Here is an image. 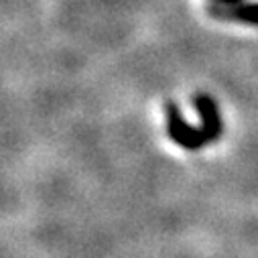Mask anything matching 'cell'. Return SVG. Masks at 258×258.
Here are the masks:
<instances>
[{
	"label": "cell",
	"mask_w": 258,
	"mask_h": 258,
	"mask_svg": "<svg viewBox=\"0 0 258 258\" xmlns=\"http://www.w3.org/2000/svg\"><path fill=\"white\" fill-rule=\"evenodd\" d=\"M193 108H196V112L200 114L202 131L206 133L208 141L210 143L218 141L224 133V122H222L220 108H218L216 100L208 94H196L193 96Z\"/></svg>",
	"instance_id": "cell-2"
},
{
	"label": "cell",
	"mask_w": 258,
	"mask_h": 258,
	"mask_svg": "<svg viewBox=\"0 0 258 258\" xmlns=\"http://www.w3.org/2000/svg\"><path fill=\"white\" fill-rule=\"evenodd\" d=\"M214 3H220V5H238V3H244V0H214Z\"/></svg>",
	"instance_id": "cell-4"
},
{
	"label": "cell",
	"mask_w": 258,
	"mask_h": 258,
	"mask_svg": "<svg viewBox=\"0 0 258 258\" xmlns=\"http://www.w3.org/2000/svg\"><path fill=\"white\" fill-rule=\"evenodd\" d=\"M208 13L218 21H232L242 25L258 27V0L256 3H238V5H220L208 0Z\"/></svg>",
	"instance_id": "cell-3"
},
{
	"label": "cell",
	"mask_w": 258,
	"mask_h": 258,
	"mask_svg": "<svg viewBox=\"0 0 258 258\" xmlns=\"http://www.w3.org/2000/svg\"><path fill=\"white\" fill-rule=\"evenodd\" d=\"M165 116H167V133L179 147H183L187 151H200L206 143H210L206 133L202 131V126L200 128L191 126L183 118V114L175 102L165 104Z\"/></svg>",
	"instance_id": "cell-1"
}]
</instances>
